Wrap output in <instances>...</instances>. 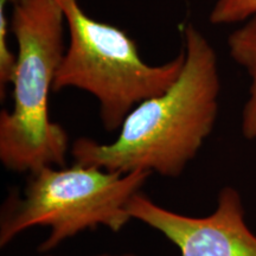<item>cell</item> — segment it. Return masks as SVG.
<instances>
[{
	"mask_svg": "<svg viewBox=\"0 0 256 256\" xmlns=\"http://www.w3.org/2000/svg\"><path fill=\"white\" fill-rule=\"evenodd\" d=\"M183 40L184 66L174 84L138 104L112 142L76 139L70 147L75 164L168 178L183 174L215 127L220 90L209 40L191 24L184 28Z\"/></svg>",
	"mask_w": 256,
	"mask_h": 256,
	"instance_id": "cell-1",
	"label": "cell"
},
{
	"mask_svg": "<svg viewBox=\"0 0 256 256\" xmlns=\"http://www.w3.org/2000/svg\"><path fill=\"white\" fill-rule=\"evenodd\" d=\"M66 17L57 0H17L10 26L18 46L14 106L0 114V162L14 174L66 166L69 138L49 118V95L66 48Z\"/></svg>",
	"mask_w": 256,
	"mask_h": 256,
	"instance_id": "cell-2",
	"label": "cell"
},
{
	"mask_svg": "<svg viewBox=\"0 0 256 256\" xmlns=\"http://www.w3.org/2000/svg\"><path fill=\"white\" fill-rule=\"evenodd\" d=\"M152 174H119L75 164L28 174L23 190L10 192L0 211V247L34 226L49 230L38 252H50L96 228L119 232L132 220L128 204Z\"/></svg>",
	"mask_w": 256,
	"mask_h": 256,
	"instance_id": "cell-3",
	"label": "cell"
},
{
	"mask_svg": "<svg viewBox=\"0 0 256 256\" xmlns=\"http://www.w3.org/2000/svg\"><path fill=\"white\" fill-rule=\"evenodd\" d=\"M62 6L69 44L54 82V92L75 88L94 96L107 132L119 130L138 104L174 84L184 52L160 66L145 63L132 38L121 28L89 17L78 0Z\"/></svg>",
	"mask_w": 256,
	"mask_h": 256,
	"instance_id": "cell-4",
	"label": "cell"
},
{
	"mask_svg": "<svg viewBox=\"0 0 256 256\" xmlns=\"http://www.w3.org/2000/svg\"><path fill=\"white\" fill-rule=\"evenodd\" d=\"M132 220L162 234L179 256H256V234L246 220V210L235 188H220L215 210L196 217L159 206L138 192L130 204Z\"/></svg>",
	"mask_w": 256,
	"mask_h": 256,
	"instance_id": "cell-5",
	"label": "cell"
},
{
	"mask_svg": "<svg viewBox=\"0 0 256 256\" xmlns=\"http://www.w3.org/2000/svg\"><path fill=\"white\" fill-rule=\"evenodd\" d=\"M230 57L250 78L248 98L242 110L241 132L248 140L256 139V16L228 38Z\"/></svg>",
	"mask_w": 256,
	"mask_h": 256,
	"instance_id": "cell-6",
	"label": "cell"
},
{
	"mask_svg": "<svg viewBox=\"0 0 256 256\" xmlns=\"http://www.w3.org/2000/svg\"><path fill=\"white\" fill-rule=\"evenodd\" d=\"M256 16V0H216L209 20L215 25L247 22Z\"/></svg>",
	"mask_w": 256,
	"mask_h": 256,
	"instance_id": "cell-7",
	"label": "cell"
},
{
	"mask_svg": "<svg viewBox=\"0 0 256 256\" xmlns=\"http://www.w3.org/2000/svg\"><path fill=\"white\" fill-rule=\"evenodd\" d=\"M16 0H0V94L4 98L5 88L12 83L17 55L12 52L8 43V30H11L10 22L5 14V8Z\"/></svg>",
	"mask_w": 256,
	"mask_h": 256,
	"instance_id": "cell-8",
	"label": "cell"
},
{
	"mask_svg": "<svg viewBox=\"0 0 256 256\" xmlns=\"http://www.w3.org/2000/svg\"><path fill=\"white\" fill-rule=\"evenodd\" d=\"M38 256H54L48 254V252H40ZM89 256H138L134 252H116V254H112V252H101V254H96V255H89Z\"/></svg>",
	"mask_w": 256,
	"mask_h": 256,
	"instance_id": "cell-9",
	"label": "cell"
}]
</instances>
